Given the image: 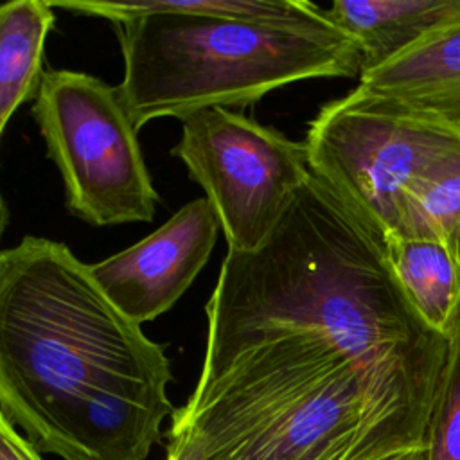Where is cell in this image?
Listing matches in <instances>:
<instances>
[{
	"label": "cell",
	"instance_id": "obj_5",
	"mask_svg": "<svg viewBox=\"0 0 460 460\" xmlns=\"http://www.w3.org/2000/svg\"><path fill=\"white\" fill-rule=\"evenodd\" d=\"M304 144L311 172L386 237L408 190L460 137L356 86L320 108Z\"/></svg>",
	"mask_w": 460,
	"mask_h": 460
},
{
	"label": "cell",
	"instance_id": "obj_7",
	"mask_svg": "<svg viewBox=\"0 0 460 460\" xmlns=\"http://www.w3.org/2000/svg\"><path fill=\"white\" fill-rule=\"evenodd\" d=\"M221 230L207 198H196L126 250L88 264L106 296L144 325L167 313L190 288Z\"/></svg>",
	"mask_w": 460,
	"mask_h": 460
},
{
	"label": "cell",
	"instance_id": "obj_4",
	"mask_svg": "<svg viewBox=\"0 0 460 460\" xmlns=\"http://www.w3.org/2000/svg\"><path fill=\"white\" fill-rule=\"evenodd\" d=\"M32 117L72 216L92 226L153 219L160 198L117 86L84 72L45 70Z\"/></svg>",
	"mask_w": 460,
	"mask_h": 460
},
{
	"label": "cell",
	"instance_id": "obj_12",
	"mask_svg": "<svg viewBox=\"0 0 460 460\" xmlns=\"http://www.w3.org/2000/svg\"><path fill=\"white\" fill-rule=\"evenodd\" d=\"M460 149L422 174L402 199L394 232L386 237L429 239L458 246Z\"/></svg>",
	"mask_w": 460,
	"mask_h": 460
},
{
	"label": "cell",
	"instance_id": "obj_17",
	"mask_svg": "<svg viewBox=\"0 0 460 460\" xmlns=\"http://www.w3.org/2000/svg\"><path fill=\"white\" fill-rule=\"evenodd\" d=\"M390 460H426V446L424 447L408 449L404 453H399V455L392 456Z\"/></svg>",
	"mask_w": 460,
	"mask_h": 460
},
{
	"label": "cell",
	"instance_id": "obj_13",
	"mask_svg": "<svg viewBox=\"0 0 460 460\" xmlns=\"http://www.w3.org/2000/svg\"><path fill=\"white\" fill-rule=\"evenodd\" d=\"M426 460H460V320L449 336V350L426 429Z\"/></svg>",
	"mask_w": 460,
	"mask_h": 460
},
{
	"label": "cell",
	"instance_id": "obj_10",
	"mask_svg": "<svg viewBox=\"0 0 460 460\" xmlns=\"http://www.w3.org/2000/svg\"><path fill=\"white\" fill-rule=\"evenodd\" d=\"M392 270L420 318L449 338L460 320V250L429 239L385 237Z\"/></svg>",
	"mask_w": 460,
	"mask_h": 460
},
{
	"label": "cell",
	"instance_id": "obj_14",
	"mask_svg": "<svg viewBox=\"0 0 460 460\" xmlns=\"http://www.w3.org/2000/svg\"><path fill=\"white\" fill-rule=\"evenodd\" d=\"M404 451L408 449L379 429H359L296 460H390Z\"/></svg>",
	"mask_w": 460,
	"mask_h": 460
},
{
	"label": "cell",
	"instance_id": "obj_6",
	"mask_svg": "<svg viewBox=\"0 0 460 460\" xmlns=\"http://www.w3.org/2000/svg\"><path fill=\"white\" fill-rule=\"evenodd\" d=\"M171 155L205 190L232 252L261 248L313 174L304 142L230 108L183 119Z\"/></svg>",
	"mask_w": 460,
	"mask_h": 460
},
{
	"label": "cell",
	"instance_id": "obj_15",
	"mask_svg": "<svg viewBox=\"0 0 460 460\" xmlns=\"http://www.w3.org/2000/svg\"><path fill=\"white\" fill-rule=\"evenodd\" d=\"M0 460H43V456L7 419L0 417Z\"/></svg>",
	"mask_w": 460,
	"mask_h": 460
},
{
	"label": "cell",
	"instance_id": "obj_2",
	"mask_svg": "<svg viewBox=\"0 0 460 460\" xmlns=\"http://www.w3.org/2000/svg\"><path fill=\"white\" fill-rule=\"evenodd\" d=\"M162 343L59 241L0 253V417L63 460H144L174 406Z\"/></svg>",
	"mask_w": 460,
	"mask_h": 460
},
{
	"label": "cell",
	"instance_id": "obj_1",
	"mask_svg": "<svg viewBox=\"0 0 460 460\" xmlns=\"http://www.w3.org/2000/svg\"><path fill=\"white\" fill-rule=\"evenodd\" d=\"M205 314L201 372L171 417L203 456L350 376L429 422L449 338L408 300L383 232L314 174L261 248L226 250Z\"/></svg>",
	"mask_w": 460,
	"mask_h": 460
},
{
	"label": "cell",
	"instance_id": "obj_8",
	"mask_svg": "<svg viewBox=\"0 0 460 460\" xmlns=\"http://www.w3.org/2000/svg\"><path fill=\"white\" fill-rule=\"evenodd\" d=\"M358 88L460 137V18L363 72Z\"/></svg>",
	"mask_w": 460,
	"mask_h": 460
},
{
	"label": "cell",
	"instance_id": "obj_16",
	"mask_svg": "<svg viewBox=\"0 0 460 460\" xmlns=\"http://www.w3.org/2000/svg\"><path fill=\"white\" fill-rule=\"evenodd\" d=\"M165 437V460H201V449L189 431L169 426Z\"/></svg>",
	"mask_w": 460,
	"mask_h": 460
},
{
	"label": "cell",
	"instance_id": "obj_18",
	"mask_svg": "<svg viewBox=\"0 0 460 460\" xmlns=\"http://www.w3.org/2000/svg\"><path fill=\"white\" fill-rule=\"evenodd\" d=\"M458 250H460V234H458Z\"/></svg>",
	"mask_w": 460,
	"mask_h": 460
},
{
	"label": "cell",
	"instance_id": "obj_9",
	"mask_svg": "<svg viewBox=\"0 0 460 460\" xmlns=\"http://www.w3.org/2000/svg\"><path fill=\"white\" fill-rule=\"evenodd\" d=\"M322 14L358 45L363 74L458 20L460 0H334Z\"/></svg>",
	"mask_w": 460,
	"mask_h": 460
},
{
	"label": "cell",
	"instance_id": "obj_3",
	"mask_svg": "<svg viewBox=\"0 0 460 460\" xmlns=\"http://www.w3.org/2000/svg\"><path fill=\"white\" fill-rule=\"evenodd\" d=\"M54 9L110 20L124 74L120 101L138 131L156 119L243 108L296 81L359 77L358 45L327 20L257 23L174 9L169 0H52Z\"/></svg>",
	"mask_w": 460,
	"mask_h": 460
},
{
	"label": "cell",
	"instance_id": "obj_11",
	"mask_svg": "<svg viewBox=\"0 0 460 460\" xmlns=\"http://www.w3.org/2000/svg\"><path fill=\"white\" fill-rule=\"evenodd\" d=\"M56 11L43 0H9L0 5V133L18 108L40 93L45 41Z\"/></svg>",
	"mask_w": 460,
	"mask_h": 460
}]
</instances>
